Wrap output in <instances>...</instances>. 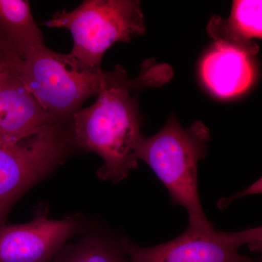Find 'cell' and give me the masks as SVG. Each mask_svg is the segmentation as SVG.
<instances>
[{
	"label": "cell",
	"instance_id": "cell-1",
	"mask_svg": "<svg viewBox=\"0 0 262 262\" xmlns=\"http://www.w3.org/2000/svg\"><path fill=\"white\" fill-rule=\"evenodd\" d=\"M130 86L103 91L94 104L76 112L70 120L74 144L103 160L98 178L117 184L138 168L137 154L144 136L138 96Z\"/></svg>",
	"mask_w": 262,
	"mask_h": 262
},
{
	"label": "cell",
	"instance_id": "cell-2",
	"mask_svg": "<svg viewBox=\"0 0 262 262\" xmlns=\"http://www.w3.org/2000/svg\"><path fill=\"white\" fill-rule=\"evenodd\" d=\"M15 70L43 110L61 121L70 122L89 98L105 90L120 85L139 90L137 79L128 78L122 67L110 72L89 70L70 55L57 53L46 46L18 59Z\"/></svg>",
	"mask_w": 262,
	"mask_h": 262
},
{
	"label": "cell",
	"instance_id": "cell-3",
	"mask_svg": "<svg viewBox=\"0 0 262 262\" xmlns=\"http://www.w3.org/2000/svg\"><path fill=\"white\" fill-rule=\"evenodd\" d=\"M211 135L201 121L184 128L174 115L165 126L141 141L137 158L149 165L168 189L172 203L184 207L189 215V228L212 231L198 192V163L206 156Z\"/></svg>",
	"mask_w": 262,
	"mask_h": 262
},
{
	"label": "cell",
	"instance_id": "cell-4",
	"mask_svg": "<svg viewBox=\"0 0 262 262\" xmlns=\"http://www.w3.org/2000/svg\"><path fill=\"white\" fill-rule=\"evenodd\" d=\"M68 29L74 45L70 55L84 68L101 70L103 55L115 42H129L146 32L138 0H85L69 11H57L46 23Z\"/></svg>",
	"mask_w": 262,
	"mask_h": 262
},
{
	"label": "cell",
	"instance_id": "cell-5",
	"mask_svg": "<svg viewBox=\"0 0 262 262\" xmlns=\"http://www.w3.org/2000/svg\"><path fill=\"white\" fill-rule=\"evenodd\" d=\"M70 122H58L12 145H0V227L15 202L61 165L74 144Z\"/></svg>",
	"mask_w": 262,
	"mask_h": 262
},
{
	"label": "cell",
	"instance_id": "cell-6",
	"mask_svg": "<svg viewBox=\"0 0 262 262\" xmlns=\"http://www.w3.org/2000/svg\"><path fill=\"white\" fill-rule=\"evenodd\" d=\"M261 227L239 232L203 231L188 227L179 237L153 247H141L127 238L120 241L128 262H256L239 253L248 245L261 248Z\"/></svg>",
	"mask_w": 262,
	"mask_h": 262
},
{
	"label": "cell",
	"instance_id": "cell-7",
	"mask_svg": "<svg viewBox=\"0 0 262 262\" xmlns=\"http://www.w3.org/2000/svg\"><path fill=\"white\" fill-rule=\"evenodd\" d=\"M78 219L50 218L37 211L29 222L0 227V262H51L77 233Z\"/></svg>",
	"mask_w": 262,
	"mask_h": 262
},
{
	"label": "cell",
	"instance_id": "cell-8",
	"mask_svg": "<svg viewBox=\"0 0 262 262\" xmlns=\"http://www.w3.org/2000/svg\"><path fill=\"white\" fill-rule=\"evenodd\" d=\"M58 122L65 121L57 120L43 110L24 87L15 65L1 77L0 145L16 144Z\"/></svg>",
	"mask_w": 262,
	"mask_h": 262
},
{
	"label": "cell",
	"instance_id": "cell-9",
	"mask_svg": "<svg viewBox=\"0 0 262 262\" xmlns=\"http://www.w3.org/2000/svg\"><path fill=\"white\" fill-rule=\"evenodd\" d=\"M201 75L212 93L225 98L245 92L252 84L254 72L246 53L215 43L202 62Z\"/></svg>",
	"mask_w": 262,
	"mask_h": 262
},
{
	"label": "cell",
	"instance_id": "cell-10",
	"mask_svg": "<svg viewBox=\"0 0 262 262\" xmlns=\"http://www.w3.org/2000/svg\"><path fill=\"white\" fill-rule=\"evenodd\" d=\"M261 11V0L234 1L230 16H212L207 32L215 43L253 56L258 53V46L253 39H261L262 35Z\"/></svg>",
	"mask_w": 262,
	"mask_h": 262
},
{
	"label": "cell",
	"instance_id": "cell-11",
	"mask_svg": "<svg viewBox=\"0 0 262 262\" xmlns=\"http://www.w3.org/2000/svg\"><path fill=\"white\" fill-rule=\"evenodd\" d=\"M0 39L23 60L46 46L27 0H0Z\"/></svg>",
	"mask_w": 262,
	"mask_h": 262
},
{
	"label": "cell",
	"instance_id": "cell-12",
	"mask_svg": "<svg viewBox=\"0 0 262 262\" xmlns=\"http://www.w3.org/2000/svg\"><path fill=\"white\" fill-rule=\"evenodd\" d=\"M51 262H128L120 243L101 234L86 236L63 248Z\"/></svg>",
	"mask_w": 262,
	"mask_h": 262
},
{
	"label": "cell",
	"instance_id": "cell-13",
	"mask_svg": "<svg viewBox=\"0 0 262 262\" xmlns=\"http://www.w3.org/2000/svg\"><path fill=\"white\" fill-rule=\"evenodd\" d=\"M261 178H260L247 189L243 190L242 192H237V194H234L229 198H221L220 201L217 202V207L221 210L225 209L229 206L230 203L235 200L247 195H251V194H259V193H261Z\"/></svg>",
	"mask_w": 262,
	"mask_h": 262
},
{
	"label": "cell",
	"instance_id": "cell-14",
	"mask_svg": "<svg viewBox=\"0 0 262 262\" xmlns=\"http://www.w3.org/2000/svg\"><path fill=\"white\" fill-rule=\"evenodd\" d=\"M18 59L19 58L0 39V79L14 67Z\"/></svg>",
	"mask_w": 262,
	"mask_h": 262
}]
</instances>
